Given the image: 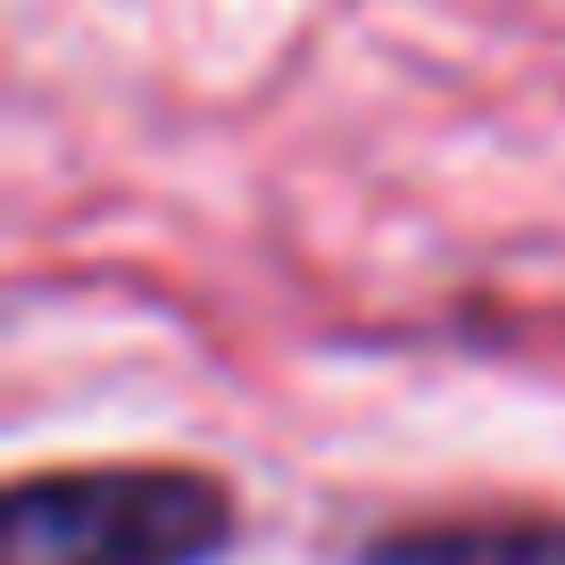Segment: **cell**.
Segmentation results:
<instances>
[{"instance_id": "cell-2", "label": "cell", "mask_w": 565, "mask_h": 565, "mask_svg": "<svg viewBox=\"0 0 565 565\" xmlns=\"http://www.w3.org/2000/svg\"><path fill=\"white\" fill-rule=\"evenodd\" d=\"M366 565H565V524H433L391 532Z\"/></svg>"}, {"instance_id": "cell-1", "label": "cell", "mask_w": 565, "mask_h": 565, "mask_svg": "<svg viewBox=\"0 0 565 565\" xmlns=\"http://www.w3.org/2000/svg\"><path fill=\"white\" fill-rule=\"evenodd\" d=\"M225 541L233 499L192 466L25 475L0 508V565H209Z\"/></svg>"}]
</instances>
